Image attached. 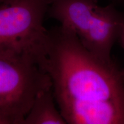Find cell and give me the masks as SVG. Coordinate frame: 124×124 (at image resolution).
I'll return each mask as SVG.
<instances>
[{
    "label": "cell",
    "mask_w": 124,
    "mask_h": 124,
    "mask_svg": "<svg viewBox=\"0 0 124 124\" xmlns=\"http://www.w3.org/2000/svg\"><path fill=\"white\" fill-rule=\"evenodd\" d=\"M52 88L44 90L36 97L23 124H66L56 107Z\"/></svg>",
    "instance_id": "cell-6"
},
{
    "label": "cell",
    "mask_w": 124,
    "mask_h": 124,
    "mask_svg": "<svg viewBox=\"0 0 124 124\" xmlns=\"http://www.w3.org/2000/svg\"><path fill=\"white\" fill-rule=\"evenodd\" d=\"M98 0H48L47 15L81 39L95 21Z\"/></svg>",
    "instance_id": "cell-5"
},
{
    "label": "cell",
    "mask_w": 124,
    "mask_h": 124,
    "mask_svg": "<svg viewBox=\"0 0 124 124\" xmlns=\"http://www.w3.org/2000/svg\"><path fill=\"white\" fill-rule=\"evenodd\" d=\"M5 1V0H0V4H1V3L3 2H4V1Z\"/></svg>",
    "instance_id": "cell-9"
},
{
    "label": "cell",
    "mask_w": 124,
    "mask_h": 124,
    "mask_svg": "<svg viewBox=\"0 0 124 124\" xmlns=\"http://www.w3.org/2000/svg\"><path fill=\"white\" fill-rule=\"evenodd\" d=\"M0 124H5V123H4V122L3 121L1 120V118H0Z\"/></svg>",
    "instance_id": "cell-8"
},
{
    "label": "cell",
    "mask_w": 124,
    "mask_h": 124,
    "mask_svg": "<svg viewBox=\"0 0 124 124\" xmlns=\"http://www.w3.org/2000/svg\"><path fill=\"white\" fill-rule=\"evenodd\" d=\"M51 88L49 75L36 63L0 58V118L23 124L38 95Z\"/></svg>",
    "instance_id": "cell-3"
},
{
    "label": "cell",
    "mask_w": 124,
    "mask_h": 124,
    "mask_svg": "<svg viewBox=\"0 0 124 124\" xmlns=\"http://www.w3.org/2000/svg\"><path fill=\"white\" fill-rule=\"evenodd\" d=\"M124 15L111 4L101 6L92 26L79 39L90 53L108 64L114 63L111 58V51L119 38Z\"/></svg>",
    "instance_id": "cell-4"
},
{
    "label": "cell",
    "mask_w": 124,
    "mask_h": 124,
    "mask_svg": "<svg viewBox=\"0 0 124 124\" xmlns=\"http://www.w3.org/2000/svg\"><path fill=\"white\" fill-rule=\"evenodd\" d=\"M113 1H117V0H113Z\"/></svg>",
    "instance_id": "cell-10"
},
{
    "label": "cell",
    "mask_w": 124,
    "mask_h": 124,
    "mask_svg": "<svg viewBox=\"0 0 124 124\" xmlns=\"http://www.w3.org/2000/svg\"><path fill=\"white\" fill-rule=\"evenodd\" d=\"M48 0H5L0 4V58L38 64L48 29Z\"/></svg>",
    "instance_id": "cell-2"
},
{
    "label": "cell",
    "mask_w": 124,
    "mask_h": 124,
    "mask_svg": "<svg viewBox=\"0 0 124 124\" xmlns=\"http://www.w3.org/2000/svg\"><path fill=\"white\" fill-rule=\"evenodd\" d=\"M118 40H120L121 45L122 48L124 49V18H123V21L122 23V26H121V29L120 36H119ZM122 74L124 77V70L122 71Z\"/></svg>",
    "instance_id": "cell-7"
},
{
    "label": "cell",
    "mask_w": 124,
    "mask_h": 124,
    "mask_svg": "<svg viewBox=\"0 0 124 124\" xmlns=\"http://www.w3.org/2000/svg\"><path fill=\"white\" fill-rule=\"evenodd\" d=\"M39 66L67 124H124L122 71L96 58L73 31L61 25L48 30Z\"/></svg>",
    "instance_id": "cell-1"
}]
</instances>
